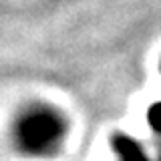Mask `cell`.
I'll use <instances>...</instances> for the list:
<instances>
[{"mask_svg":"<svg viewBox=\"0 0 161 161\" xmlns=\"http://www.w3.org/2000/svg\"><path fill=\"white\" fill-rule=\"evenodd\" d=\"M115 149H117V153L123 157V161H133L141 155L137 143H133L131 139H125V137H119L115 141Z\"/></svg>","mask_w":161,"mask_h":161,"instance_id":"cell-2","label":"cell"},{"mask_svg":"<svg viewBox=\"0 0 161 161\" xmlns=\"http://www.w3.org/2000/svg\"><path fill=\"white\" fill-rule=\"evenodd\" d=\"M60 133V125L58 121L50 115H36V117H30L28 123L24 125L22 135L26 139V143L30 145H47L50 143L57 135Z\"/></svg>","mask_w":161,"mask_h":161,"instance_id":"cell-1","label":"cell"},{"mask_svg":"<svg viewBox=\"0 0 161 161\" xmlns=\"http://www.w3.org/2000/svg\"><path fill=\"white\" fill-rule=\"evenodd\" d=\"M149 121H151V125H153L157 131H161V103L155 105V107H151V111H149Z\"/></svg>","mask_w":161,"mask_h":161,"instance_id":"cell-3","label":"cell"},{"mask_svg":"<svg viewBox=\"0 0 161 161\" xmlns=\"http://www.w3.org/2000/svg\"><path fill=\"white\" fill-rule=\"evenodd\" d=\"M133 161H147V159H143V155H139L137 159H133Z\"/></svg>","mask_w":161,"mask_h":161,"instance_id":"cell-4","label":"cell"}]
</instances>
